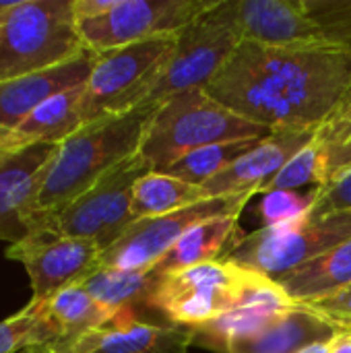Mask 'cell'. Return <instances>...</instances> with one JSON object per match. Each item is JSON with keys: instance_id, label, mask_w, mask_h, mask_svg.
Here are the masks:
<instances>
[{"instance_id": "obj_5", "label": "cell", "mask_w": 351, "mask_h": 353, "mask_svg": "<svg viewBox=\"0 0 351 353\" xmlns=\"http://www.w3.org/2000/svg\"><path fill=\"white\" fill-rule=\"evenodd\" d=\"M176 50V35L151 37L97 54L83 89L85 124L149 101Z\"/></svg>"}, {"instance_id": "obj_13", "label": "cell", "mask_w": 351, "mask_h": 353, "mask_svg": "<svg viewBox=\"0 0 351 353\" xmlns=\"http://www.w3.org/2000/svg\"><path fill=\"white\" fill-rule=\"evenodd\" d=\"M350 172L351 103L348 97L317 126L308 145L288 161L269 190L327 188Z\"/></svg>"}, {"instance_id": "obj_8", "label": "cell", "mask_w": 351, "mask_h": 353, "mask_svg": "<svg viewBox=\"0 0 351 353\" xmlns=\"http://www.w3.org/2000/svg\"><path fill=\"white\" fill-rule=\"evenodd\" d=\"M242 41L238 0H213V4L176 35V50L147 103L194 87H207Z\"/></svg>"}, {"instance_id": "obj_6", "label": "cell", "mask_w": 351, "mask_h": 353, "mask_svg": "<svg viewBox=\"0 0 351 353\" xmlns=\"http://www.w3.org/2000/svg\"><path fill=\"white\" fill-rule=\"evenodd\" d=\"M350 238L351 211L308 215L290 225L240 234L223 259L277 281Z\"/></svg>"}, {"instance_id": "obj_21", "label": "cell", "mask_w": 351, "mask_h": 353, "mask_svg": "<svg viewBox=\"0 0 351 353\" xmlns=\"http://www.w3.org/2000/svg\"><path fill=\"white\" fill-rule=\"evenodd\" d=\"M240 236V215L209 217L188 228L182 238L163 254L153 273L163 277L194 265L219 261L228 254L236 238Z\"/></svg>"}, {"instance_id": "obj_32", "label": "cell", "mask_w": 351, "mask_h": 353, "mask_svg": "<svg viewBox=\"0 0 351 353\" xmlns=\"http://www.w3.org/2000/svg\"><path fill=\"white\" fill-rule=\"evenodd\" d=\"M296 353H329V341H319V343H310L306 347H302Z\"/></svg>"}, {"instance_id": "obj_3", "label": "cell", "mask_w": 351, "mask_h": 353, "mask_svg": "<svg viewBox=\"0 0 351 353\" xmlns=\"http://www.w3.org/2000/svg\"><path fill=\"white\" fill-rule=\"evenodd\" d=\"M271 132L232 112L203 87H194L157 103L145 128L139 155L153 172H166L190 151L219 143L265 139Z\"/></svg>"}, {"instance_id": "obj_14", "label": "cell", "mask_w": 351, "mask_h": 353, "mask_svg": "<svg viewBox=\"0 0 351 353\" xmlns=\"http://www.w3.org/2000/svg\"><path fill=\"white\" fill-rule=\"evenodd\" d=\"M296 304L298 300H294L277 281L261 275L236 306L194 329V343H201L211 352L228 353L234 345L263 333Z\"/></svg>"}, {"instance_id": "obj_10", "label": "cell", "mask_w": 351, "mask_h": 353, "mask_svg": "<svg viewBox=\"0 0 351 353\" xmlns=\"http://www.w3.org/2000/svg\"><path fill=\"white\" fill-rule=\"evenodd\" d=\"M254 196H257L254 192L211 196L176 213L137 219L110 248L101 252L99 269H124V271L155 269V265L182 238V234L188 228L209 217L242 215V211Z\"/></svg>"}, {"instance_id": "obj_20", "label": "cell", "mask_w": 351, "mask_h": 353, "mask_svg": "<svg viewBox=\"0 0 351 353\" xmlns=\"http://www.w3.org/2000/svg\"><path fill=\"white\" fill-rule=\"evenodd\" d=\"M54 335L50 350L60 353L77 339L110 325L118 312L101 306L81 283L70 285L50 300L37 304Z\"/></svg>"}, {"instance_id": "obj_27", "label": "cell", "mask_w": 351, "mask_h": 353, "mask_svg": "<svg viewBox=\"0 0 351 353\" xmlns=\"http://www.w3.org/2000/svg\"><path fill=\"white\" fill-rule=\"evenodd\" d=\"M319 192L321 188L263 192L259 203V217L263 228H281L306 219L317 205Z\"/></svg>"}, {"instance_id": "obj_11", "label": "cell", "mask_w": 351, "mask_h": 353, "mask_svg": "<svg viewBox=\"0 0 351 353\" xmlns=\"http://www.w3.org/2000/svg\"><path fill=\"white\" fill-rule=\"evenodd\" d=\"M211 4L213 0H114L108 12L77 25L85 48L103 54L151 37L178 35Z\"/></svg>"}, {"instance_id": "obj_23", "label": "cell", "mask_w": 351, "mask_h": 353, "mask_svg": "<svg viewBox=\"0 0 351 353\" xmlns=\"http://www.w3.org/2000/svg\"><path fill=\"white\" fill-rule=\"evenodd\" d=\"M277 283L298 302H312L351 285V238L312 263L283 275Z\"/></svg>"}, {"instance_id": "obj_35", "label": "cell", "mask_w": 351, "mask_h": 353, "mask_svg": "<svg viewBox=\"0 0 351 353\" xmlns=\"http://www.w3.org/2000/svg\"><path fill=\"white\" fill-rule=\"evenodd\" d=\"M0 132H4V130H2V128H0Z\"/></svg>"}, {"instance_id": "obj_36", "label": "cell", "mask_w": 351, "mask_h": 353, "mask_svg": "<svg viewBox=\"0 0 351 353\" xmlns=\"http://www.w3.org/2000/svg\"><path fill=\"white\" fill-rule=\"evenodd\" d=\"M350 103H351V95H350Z\"/></svg>"}, {"instance_id": "obj_4", "label": "cell", "mask_w": 351, "mask_h": 353, "mask_svg": "<svg viewBox=\"0 0 351 353\" xmlns=\"http://www.w3.org/2000/svg\"><path fill=\"white\" fill-rule=\"evenodd\" d=\"M83 50L72 0H19L0 23V83L48 70Z\"/></svg>"}, {"instance_id": "obj_12", "label": "cell", "mask_w": 351, "mask_h": 353, "mask_svg": "<svg viewBox=\"0 0 351 353\" xmlns=\"http://www.w3.org/2000/svg\"><path fill=\"white\" fill-rule=\"evenodd\" d=\"M101 252L95 242L64 236L50 223H41L10 244L6 256L19 261L31 279L33 298L29 304H41L93 275L99 269Z\"/></svg>"}, {"instance_id": "obj_15", "label": "cell", "mask_w": 351, "mask_h": 353, "mask_svg": "<svg viewBox=\"0 0 351 353\" xmlns=\"http://www.w3.org/2000/svg\"><path fill=\"white\" fill-rule=\"evenodd\" d=\"M314 130L317 128L273 130L269 137L261 139L250 151L238 157L230 168H225L219 176L209 180L203 186L207 196L267 192L271 182L288 165V161L308 145Z\"/></svg>"}, {"instance_id": "obj_26", "label": "cell", "mask_w": 351, "mask_h": 353, "mask_svg": "<svg viewBox=\"0 0 351 353\" xmlns=\"http://www.w3.org/2000/svg\"><path fill=\"white\" fill-rule=\"evenodd\" d=\"M259 141L261 139L232 141V143H219V145H209V147L190 151L184 157H180L176 163H172L163 174H170L174 178H180L197 186H205L209 180L219 176L225 168H230L238 157L250 151Z\"/></svg>"}, {"instance_id": "obj_28", "label": "cell", "mask_w": 351, "mask_h": 353, "mask_svg": "<svg viewBox=\"0 0 351 353\" xmlns=\"http://www.w3.org/2000/svg\"><path fill=\"white\" fill-rule=\"evenodd\" d=\"M54 335L37 304H29L25 310L0 323V353H19L31 345L52 347Z\"/></svg>"}, {"instance_id": "obj_18", "label": "cell", "mask_w": 351, "mask_h": 353, "mask_svg": "<svg viewBox=\"0 0 351 353\" xmlns=\"http://www.w3.org/2000/svg\"><path fill=\"white\" fill-rule=\"evenodd\" d=\"M58 145H31L0 163V240L19 242L25 234V215L39 194L46 172Z\"/></svg>"}, {"instance_id": "obj_25", "label": "cell", "mask_w": 351, "mask_h": 353, "mask_svg": "<svg viewBox=\"0 0 351 353\" xmlns=\"http://www.w3.org/2000/svg\"><path fill=\"white\" fill-rule=\"evenodd\" d=\"M157 283L153 269L149 271H124V269H97L81 285L106 308L114 312L134 310L147 306L149 296Z\"/></svg>"}, {"instance_id": "obj_17", "label": "cell", "mask_w": 351, "mask_h": 353, "mask_svg": "<svg viewBox=\"0 0 351 353\" xmlns=\"http://www.w3.org/2000/svg\"><path fill=\"white\" fill-rule=\"evenodd\" d=\"M95 60L97 54L85 48L68 62L0 83V128L12 130L52 97L85 85Z\"/></svg>"}, {"instance_id": "obj_2", "label": "cell", "mask_w": 351, "mask_h": 353, "mask_svg": "<svg viewBox=\"0 0 351 353\" xmlns=\"http://www.w3.org/2000/svg\"><path fill=\"white\" fill-rule=\"evenodd\" d=\"M155 108L157 103H143L124 114L91 120L62 141L25 215L27 232L52 219L108 172L137 155Z\"/></svg>"}, {"instance_id": "obj_16", "label": "cell", "mask_w": 351, "mask_h": 353, "mask_svg": "<svg viewBox=\"0 0 351 353\" xmlns=\"http://www.w3.org/2000/svg\"><path fill=\"white\" fill-rule=\"evenodd\" d=\"M194 339L190 327L145 323L134 310H122L110 325L83 335L60 353H188Z\"/></svg>"}, {"instance_id": "obj_19", "label": "cell", "mask_w": 351, "mask_h": 353, "mask_svg": "<svg viewBox=\"0 0 351 353\" xmlns=\"http://www.w3.org/2000/svg\"><path fill=\"white\" fill-rule=\"evenodd\" d=\"M285 46L351 54V0H290Z\"/></svg>"}, {"instance_id": "obj_9", "label": "cell", "mask_w": 351, "mask_h": 353, "mask_svg": "<svg viewBox=\"0 0 351 353\" xmlns=\"http://www.w3.org/2000/svg\"><path fill=\"white\" fill-rule=\"evenodd\" d=\"M149 172L153 170L137 153L108 172L87 192L43 223H50L64 236L95 242L101 250H106L126 232L130 223H134L132 192L137 182Z\"/></svg>"}, {"instance_id": "obj_31", "label": "cell", "mask_w": 351, "mask_h": 353, "mask_svg": "<svg viewBox=\"0 0 351 353\" xmlns=\"http://www.w3.org/2000/svg\"><path fill=\"white\" fill-rule=\"evenodd\" d=\"M329 353H351V331H343L329 341Z\"/></svg>"}, {"instance_id": "obj_7", "label": "cell", "mask_w": 351, "mask_h": 353, "mask_svg": "<svg viewBox=\"0 0 351 353\" xmlns=\"http://www.w3.org/2000/svg\"><path fill=\"white\" fill-rule=\"evenodd\" d=\"M259 277L228 259L194 265L157 277L147 306L170 325L199 329L236 306Z\"/></svg>"}, {"instance_id": "obj_22", "label": "cell", "mask_w": 351, "mask_h": 353, "mask_svg": "<svg viewBox=\"0 0 351 353\" xmlns=\"http://www.w3.org/2000/svg\"><path fill=\"white\" fill-rule=\"evenodd\" d=\"M339 333L343 331L333 327L310 304L298 302L263 333L234 345L228 353H296L310 343L331 341Z\"/></svg>"}, {"instance_id": "obj_29", "label": "cell", "mask_w": 351, "mask_h": 353, "mask_svg": "<svg viewBox=\"0 0 351 353\" xmlns=\"http://www.w3.org/2000/svg\"><path fill=\"white\" fill-rule=\"evenodd\" d=\"M339 331H351V285H345L325 298L306 302Z\"/></svg>"}, {"instance_id": "obj_1", "label": "cell", "mask_w": 351, "mask_h": 353, "mask_svg": "<svg viewBox=\"0 0 351 353\" xmlns=\"http://www.w3.org/2000/svg\"><path fill=\"white\" fill-rule=\"evenodd\" d=\"M205 91L269 130L317 128L351 95V54L242 39Z\"/></svg>"}, {"instance_id": "obj_24", "label": "cell", "mask_w": 351, "mask_h": 353, "mask_svg": "<svg viewBox=\"0 0 351 353\" xmlns=\"http://www.w3.org/2000/svg\"><path fill=\"white\" fill-rule=\"evenodd\" d=\"M207 199L211 196H207L203 186L184 182L163 172H149L134 186L132 217L137 221V219L168 215Z\"/></svg>"}, {"instance_id": "obj_34", "label": "cell", "mask_w": 351, "mask_h": 353, "mask_svg": "<svg viewBox=\"0 0 351 353\" xmlns=\"http://www.w3.org/2000/svg\"><path fill=\"white\" fill-rule=\"evenodd\" d=\"M19 353H56L54 350H50L48 345H31V347H25Z\"/></svg>"}, {"instance_id": "obj_33", "label": "cell", "mask_w": 351, "mask_h": 353, "mask_svg": "<svg viewBox=\"0 0 351 353\" xmlns=\"http://www.w3.org/2000/svg\"><path fill=\"white\" fill-rule=\"evenodd\" d=\"M17 4H19V0H10V2H0V23H4L6 21V17L17 8Z\"/></svg>"}, {"instance_id": "obj_30", "label": "cell", "mask_w": 351, "mask_h": 353, "mask_svg": "<svg viewBox=\"0 0 351 353\" xmlns=\"http://www.w3.org/2000/svg\"><path fill=\"white\" fill-rule=\"evenodd\" d=\"M351 211V172L345 174L335 184L321 188L317 205L310 215H329V213H345Z\"/></svg>"}]
</instances>
